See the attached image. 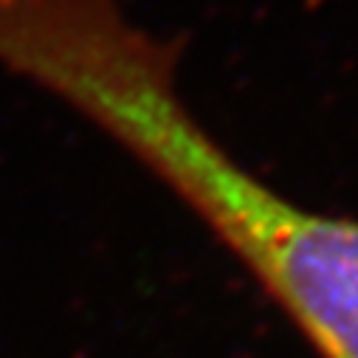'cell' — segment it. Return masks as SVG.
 I'll return each instance as SVG.
<instances>
[{
  "label": "cell",
  "instance_id": "6da1fadb",
  "mask_svg": "<svg viewBox=\"0 0 358 358\" xmlns=\"http://www.w3.org/2000/svg\"><path fill=\"white\" fill-rule=\"evenodd\" d=\"M175 45L99 48L71 105L136 155L277 299L322 358H358V220L313 212L234 161L178 91Z\"/></svg>",
  "mask_w": 358,
  "mask_h": 358
}]
</instances>
